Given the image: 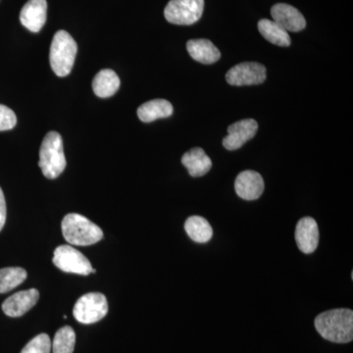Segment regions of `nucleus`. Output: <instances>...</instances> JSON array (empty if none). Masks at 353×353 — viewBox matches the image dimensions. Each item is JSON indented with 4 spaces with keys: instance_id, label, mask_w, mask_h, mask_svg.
Here are the masks:
<instances>
[{
    "instance_id": "f257e3e1",
    "label": "nucleus",
    "mask_w": 353,
    "mask_h": 353,
    "mask_svg": "<svg viewBox=\"0 0 353 353\" xmlns=\"http://www.w3.org/2000/svg\"><path fill=\"white\" fill-rule=\"evenodd\" d=\"M315 328L325 340L347 343L353 340V311L338 308L326 311L315 318Z\"/></svg>"
},
{
    "instance_id": "f03ea898",
    "label": "nucleus",
    "mask_w": 353,
    "mask_h": 353,
    "mask_svg": "<svg viewBox=\"0 0 353 353\" xmlns=\"http://www.w3.org/2000/svg\"><path fill=\"white\" fill-rule=\"evenodd\" d=\"M62 233L65 240L73 245H92L103 239L101 228L77 213L65 216L62 221Z\"/></svg>"
},
{
    "instance_id": "7ed1b4c3",
    "label": "nucleus",
    "mask_w": 353,
    "mask_h": 353,
    "mask_svg": "<svg viewBox=\"0 0 353 353\" xmlns=\"http://www.w3.org/2000/svg\"><path fill=\"white\" fill-rule=\"evenodd\" d=\"M39 168L46 178L57 179L66 168V158L61 136L57 132H50L44 137L39 150Z\"/></svg>"
},
{
    "instance_id": "20e7f679",
    "label": "nucleus",
    "mask_w": 353,
    "mask_h": 353,
    "mask_svg": "<svg viewBox=\"0 0 353 353\" xmlns=\"http://www.w3.org/2000/svg\"><path fill=\"white\" fill-rule=\"evenodd\" d=\"M78 51L75 39L66 31H58L53 37L50 51L51 68L58 77L71 73Z\"/></svg>"
},
{
    "instance_id": "39448f33",
    "label": "nucleus",
    "mask_w": 353,
    "mask_h": 353,
    "mask_svg": "<svg viewBox=\"0 0 353 353\" xmlns=\"http://www.w3.org/2000/svg\"><path fill=\"white\" fill-rule=\"evenodd\" d=\"M108 312V303L101 292H90L81 296L73 309L74 317L82 324L101 321Z\"/></svg>"
},
{
    "instance_id": "423d86ee",
    "label": "nucleus",
    "mask_w": 353,
    "mask_h": 353,
    "mask_svg": "<svg viewBox=\"0 0 353 353\" xmlns=\"http://www.w3.org/2000/svg\"><path fill=\"white\" fill-rule=\"evenodd\" d=\"M203 9L204 0H170L164 16L171 24L189 26L201 19Z\"/></svg>"
},
{
    "instance_id": "0eeeda50",
    "label": "nucleus",
    "mask_w": 353,
    "mask_h": 353,
    "mask_svg": "<svg viewBox=\"0 0 353 353\" xmlns=\"http://www.w3.org/2000/svg\"><path fill=\"white\" fill-rule=\"evenodd\" d=\"M53 263L60 270L77 275L88 276L92 271L90 260L70 245L58 246L53 256Z\"/></svg>"
},
{
    "instance_id": "6e6552de",
    "label": "nucleus",
    "mask_w": 353,
    "mask_h": 353,
    "mask_svg": "<svg viewBox=\"0 0 353 353\" xmlns=\"http://www.w3.org/2000/svg\"><path fill=\"white\" fill-rule=\"evenodd\" d=\"M266 80V68L257 62H243L228 71V83L236 87L259 85Z\"/></svg>"
},
{
    "instance_id": "1a4fd4ad",
    "label": "nucleus",
    "mask_w": 353,
    "mask_h": 353,
    "mask_svg": "<svg viewBox=\"0 0 353 353\" xmlns=\"http://www.w3.org/2000/svg\"><path fill=\"white\" fill-rule=\"evenodd\" d=\"M259 124L253 119L234 123L228 128V136L223 139V145L228 150H236L245 145L256 134Z\"/></svg>"
},
{
    "instance_id": "9d476101",
    "label": "nucleus",
    "mask_w": 353,
    "mask_h": 353,
    "mask_svg": "<svg viewBox=\"0 0 353 353\" xmlns=\"http://www.w3.org/2000/svg\"><path fill=\"white\" fill-rule=\"evenodd\" d=\"M264 181L259 172L248 170L241 172L236 176L234 190L236 194L245 201H255L264 192Z\"/></svg>"
},
{
    "instance_id": "9b49d317",
    "label": "nucleus",
    "mask_w": 353,
    "mask_h": 353,
    "mask_svg": "<svg viewBox=\"0 0 353 353\" xmlns=\"http://www.w3.org/2000/svg\"><path fill=\"white\" fill-rule=\"evenodd\" d=\"M274 22L287 32H301L306 27L305 18L296 7L285 3L275 4L271 8Z\"/></svg>"
},
{
    "instance_id": "f8f14e48",
    "label": "nucleus",
    "mask_w": 353,
    "mask_h": 353,
    "mask_svg": "<svg viewBox=\"0 0 353 353\" xmlns=\"http://www.w3.org/2000/svg\"><path fill=\"white\" fill-rule=\"evenodd\" d=\"M39 299L38 290L30 289L16 292L2 303V310L9 317H20L31 310Z\"/></svg>"
},
{
    "instance_id": "ddd939ff",
    "label": "nucleus",
    "mask_w": 353,
    "mask_h": 353,
    "mask_svg": "<svg viewBox=\"0 0 353 353\" xmlns=\"http://www.w3.org/2000/svg\"><path fill=\"white\" fill-rule=\"evenodd\" d=\"M48 2L46 0H29L20 13V21L26 29L39 32L46 22Z\"/></svg>"
},
{
    "instance_id": "4468645a",
    "label": "nucleus",
    "mask_w": 353,
    "mask_h": 353,
    "mask_svg": "<svg viewBox=\"0 0 353 353\" xmlns=\"http://www.w3.org/2000/svg\"><path fill=\"white\" fill-rule=\"evenodd\" d=\"M296 241L301 252L309 254L315 252L319 243V229L313 218L304 217L299 221L296 229Z\"/></svg>"
},
{
    "instance_id": "2eb2a0df",
    "label": "nucleus",
    "mask_w": 353,
    "mask_h": 353,
    "mask_svg": "<svg viewBox=\"0 0 353 353\" xmlns=\"http://www.w3.org/2000/svg\"><path fill=\"white\" fill-rule=\"evenodd\" d=\"M190 57L202 64H213L220 59L221 52L217 48L205 39H192L187 43Z\"/></svg>"
},
{
    "instance_id": "dca6fc26",
    "label": "nucleus",
    "mask_w": 353,
    "mask_h": 353,
    "mask_svg": "<svg viewBox=\"0 0 353 353\" xmlns=\"http://www.w3.org/2000/svg\"><path fill=\"white\" fill-rule=\"evenodd\" d=\"M182 163L189 171L190 175L197 178L206 175L212 167V161L201 148H192L182 157Z\"/></svg>"
},
{
    "instance_id": "f3484780",
    "label": "nucleus",
    "mask_w": 353,
    "mask_h": 353,
    "mask_svg": "<svg viewBox=\"0 0 353 353\" xmlns=\"http://www.w3.org/2000/svg\"><path fill=\"white\" fill-rule=\"evenodd\" d=\"M173 105L165 99H153L145 102L138 109L139 120L145 123L170 117L173 114Z\"/></svg>"
},
{
    "instance_id": "a211bd4d",
    "label": "nucleus",
    "mask_w": 353,
    "mask_h": 353,
    "mask_svg": "<svg viewBox=\"0 0 353 353\" xmlns=\"http://www.w3.org/2000/svg\"><path fill=\"white\" fill-rule=\"evenodd\" d=\"M120 88V79L117 74L110 69L101 70L94 77L92 88L94 94L101 99L112 97Z\"/></svg>"
},
{
    "instance_id": "6ab92c4d",
    "label": "nucleus",
    "mask_w": 353,
    "mask_h": 353,
    "mask_svg": "<svg viewBox=\"0 0 353 353\" xmlns=\"http://www.w3.org/2000/svg\"><path fill=\"white\" fill-rule=\"evenodd\" d=\"M188 236L197 243H208L213 236V229L208 220L201 216H192L185 223Z\"/></svg>"
},
{
    "instance_id": "aec40b11",
    "label": "nucleus",
    "mask_w": 353,
    "mask_h": 353,
    "mask_svg": "<svg viewBox=\"0 0 353 353\" xmlns=\"http://www.w3.org/2000/svg\"><path fill=\"white\" fill-rule=\"evenodd\" d=\"M260 34L271 43L278 46H290V34L285 29L274 21L262 19L259 22Z\"/></svg>"
},
{
    "instance_id": "412c9836",
    "label": "nucleus",
    "mask_w": 353,
    "mask_h": 353,
    "mask_svg": "<svg viewBox=\"0 0 353 353\" xmlns=\"http://www.w3.org/2000/svg\"><path fill=\"white\" fill-rule=\"evenodd\" d=\"M27 272L20 267L0 269V294L10 292L27 279Z\"/></svg>"
},
{
    "instance_id": "4be33fe9",
    "label": "nucleus",
    "mask_w": 353,
    "mask_h": 353,
    "mask_svg": "<svg viewBox=\"0 0 353 353\" xmlns=\"http://www.w3.org/2000/svg\"><path fill=\"white\" fill-rule=\"evenodd\" d=\"M76 334L69 326L58 330L51 343L53 353H73L75 348Z\"/></svg>"
},
{
    "instance_id": "5701e85b",
    "label": "nucleus",
    "mask_w": 353,
    "mask_h": 353,
    "mask_svg": "<svg viewBox=\"0 0 353 353\" xmlns=\"http://www.w3.org/2000/svg\"><path fill=\"white\" fill-rule=\"evenodd\" d=\"M51 341L46 334H41L34 336L26 345L21 353H50Z\"/></svg>"
},
{
    "instance_id": "b1692460",
    "label": "nucleus",
    "mask_w": 353,
    "mask_h": 353,
    "mask_svg": "<svg viewBox=\"0 0 353 353\" xmlns=\"http://www.w3.org/2000/svg\"><path fill=\"white\" fill-rule=\"evenodd\" d=\"M17 123V117L10 108L0 104V132L13 129Z\"/></svg>"
},
{
    "instance_id": "393cba45",
    "label": "nucleus",
    "mask_w": 353,
    "mask_h": 353,
    "mask_svg": "<svg viewBox=\"0 0 353 353\" xmlns=\"http://www.w3.org/2000/svg\"><path fill=\"white\" fill-rule=\"evenodd\" d=\"M6 221V202L3 192L0 188V231L4 227Z\"/></svg>"
}]
</instances>
